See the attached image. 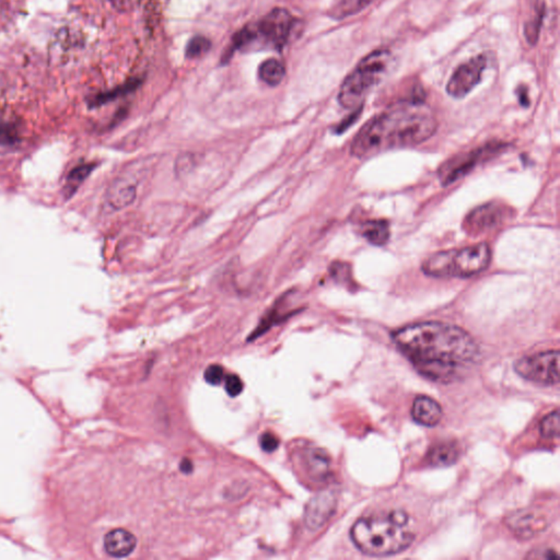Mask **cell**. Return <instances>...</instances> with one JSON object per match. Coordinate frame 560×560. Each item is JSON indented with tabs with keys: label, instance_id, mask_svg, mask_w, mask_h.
I'll use <instances>...</instances> for the list:
<instances>
[{
	"label": "cell",
	"instance_id": "cell-1",
	"mask_svg": "<svg viewBox=\"0 0 560 560\" xmlns=\"http://www.w3.org/2000/svg\"><path fill=\"white\" fill-rule=\"evenodd\" d=\"M393 341L419 373L436 382H449L480 356L472 336L448 323L404 326L393 333Z\"/></svg>",
	"mask_w": 560,
	"mask_h": 560
},
{
	"label": "cell",
	"instance_id": "cell-2",
	"mask_svg": "<svg viewBox=\"0 0 560 560\" xmlns=\"http://www.w3.org/2000/svg\"><path fill=\"white\" fill-rule=\"evenodd\" d=\"M438 121L421 102L383 112L367 121L351 142L350 153L359 159L383 151L419 145L434 136Z\"/></svg>",
	"mask_w": 560,
	"mask_h": 560
},
{
	"label": "cell",
	"instance_id": "cell-3",
	"mask_svg": "<svg viewBox=\"0 0 560 560\" xmlns=\"http://www.w3.org/2000/svg\"><path fill=\"white\" fill-rule=\"evenodd\" d=\"M409 516L402 510L364 516L351 529V540L360 552L373 557L395 555L413 544Z\"/></svg>",
	"mask_w": 560,
	"mask_h": 560
},
{
	"label": "cell",
	"instance_id": "cell-4",
	"mask_svg": "<svg viewBox=\"0 0 560 560\" xmlns=\"http://www.w3.org/2000/svg\"><path fill=\"white\" fill-rule=\"evenodd\" d=\"M491 262V250L487 243H477L459 250L432 254L423 261L421 269L432 277L474 276L485 271Z\"/></svg>",
	"mask_w": 560,
	"mask_h": 560
},
{
	"label": "cell",
	"instance_id": "cell-5",
	"mask_svg": "<svg viewBox=\"0 0 560 560\" xmlns=\"http://www.w3.org/2000/svg\"><path fill=\"white\" fill-rule=\"evenodd\" d=\"M294 19L289 11L275 8L254 26H246L235 34L231 43V55L237 49H248L254 45H264L269 49H280L291 37Z\"/></svg>",
	"mask_w": 560,
	"mask_h": 560
},
{
	"label": "cell",
	"instance_id": "cell-6",
	"mask_svg": "<svg viewBox=\"0 0 560 560\" xmlns=\"http://www.w3.org/2000/svg\"><path fill=\"white\" fill-rule=\"evenodd\" d=\"M391 62L392 55L385 49H377L362 58L341 85L339 104L345 109L358 108L368 92L382 80Z\"/></svg>",
	"mask_w": 560,
	"mask_h": 560
},
{
	"label": "cell",
	"instance_id": "cell-7",
	"mask_svg": "<svg viewBox=\"0 0 560 560\" xmlns=\"http://www.w3.org/2000/svg\"><path fill=\"white\" fill-rule=\"evenodd\" d=\"M518 375L537 384L559 383V351L548 350L523 357L514 364Z\"/></svg>",
	"mask_w": 560,
	"mask_h": 560
},
{
	"label": "cell",
	"instance_id": "cell-8",
	"mask_svg": "<svg viewBox=\"0 0 560 560\" xmlns=\"http://www.w3.org/2000/svg\"><path fill=\"white\" fill-rule=\"evenodd\" d=\"M487 56L484 54L473 57L468 62L457 68L447 85V92L452 98L462 99L475 88L482 80L487 67Z\"/></svg>",
	"mask_w": 560,
	"mask_h": 560
},
{
	"label": "cell",
	"instance_id": "cell-9",
	"mask_svg": "<svg viewBox=\"0 0 560 560\" xmlns=\"http://www.w3.org/2000/svg\"><path fill=\"white\" fill-rule=\"evenodd\" d=\"M500 146H487L485 148L472 151L468 155H463L461 157L455 158V160L449 161L442 167L440 170V178L444 186L455 183L459 178L466 176L480 161L483 160L486 155H491L493 153H498Z\"/></svg>",
	"mask_w": 560,
	"mask_h": 560
},
{
	"label": "cell",
	"instance_id": "cell-10",
	"mask_svg": "<svg viewBox=\"0 0 560 560\" xmlns=\"http://www.w3.org/2000/svg\"><path fill=\"white\" fill-rule=\"evenodd\" d=\"M506 217V207L489 203L473 210L465 219L464 228L470 235H480L498 227Z\"/></svg>",
	"mask_w": 560,
	"mask_h": 560
},
{
	"label": "cell",
	"instance_id": "cell-11",
	"mask_svg": "<svg viewBox=\"0 0 560 560\" xmlns=\"http://www.w3.org/2000/svg\"><path fill=\"white\" fill-rule=\"evenodd\" d=\"M337 506V498L332 491L319 493L305 508V521L309 529L315 531L331 519Z\"/></svg>",
	"mask_w": 560,
	"mask_h": 560
},
{
	"label": "cell",
	"instance_id": "cell-12",
	"mask_svg": "<svg viewBox=\"0 0 560 560\" xmlns=\"http://www.w3.org/2000/svg\"><path fill=\"white\" fill-rule=\"evenodd\" d=\"M137 540L132 533L124 529H115L106 533L103 548L108 555L113 558H124L134 552Z\"/></svg>",
	"mask_w": 560,
	"mask_h": 560
},
{
	"label": "cell",
	"instance_id": "cell-13",
	"mask_svg": "<svg viewBox=\"0 0 560 560\" xmlns=\"http://www.w3.org/2000/svg\"><path fill=\"white\" fill-rule=\"evenodd\" d=\"M508 524L512 531L522 538L533 537L548 527L544 516H538L534 511H525V510L516 512L514 516H510Z\"/></svg>",
	"mask_w": 560,
	"mask_h": 560
},
{
	"label": "cell",
	"instance_id": "cell-14",
	"mask_svg": "<svg viewBox=\"0 0 560 560\" xmlns=\"http://www.w3.org/2000/svg\"><path fill=\"white\" fill-rule=\"evenodd\" d=\"M443 411L441 406L432 398L418 396L414 400L411 416L416 423H421L423 426L434 427L440 423Z\"/></svg>",
	"mask_w": 560,
	"mask_h": 560
},
{
	"label": "cell",
	"instance_id": "cell-15",
	"mask_svg": "<svg viewBox=\"0 0 560 560\" xmlns=\"http://www.w3.org/2000/svg\"><path fill=\"white\" fill-rule=\"evenodd\" d=\"M136 194H137L136 186L128 180L121 178L110 186L109 191L106 193V203L112 210H123L134 202Z\"/></svg>",
	"mask_w": 560,
	"mask_h": 560
},
{
	"label": "cell",
	"instance_id": "cell-16",
	"mask_svg": "<svg viewBox=\"0 0 560 560\" xmlns=\"http://www.w3.org/2000/svg\"><path fill=\"white\" fill-rule=\"evenodd\" d=\"M459 457V450L455 442L436 444L429 451L428 463L436 468H444L455 464Z\"/></svg>",
	"mask_w": 560,
	"mask_h": 560
},
{
	"label": "cell",
	"instance_id": "cell-17",
	"mask_svg": "<svg viewBox=\"0 0 560 560\" xmlns=\"http://www.w3.org/2000/svg\"><path fill=\"white\" fill-rule=\"evenodd\" d=\"M307 472L313 480H325L330 472V457L321 449H311L305 453Z\"/></svg>",
	"mask_w": 560,
	"mask_h": 560
},
{
	"label": "cell",
	"instance_id": "cell-18",
	"mask_svg": "<svg viewBox=\"0 0 560 560\" xmlns=\"http://www.w3.org/2000/svg\"><path fill=\"white\" fill-rule=\"evenodd\" d=\"M359 233L375 246H384L390 238V227L384 220H369L360 226Z\"/></svg>",
	"mask_w": 560,
	"mask_h": 560
},
{
	"label": "cell",
	"instance_id": "cell-19",
	"mask_svg": "<svg viewBox=\"0 0 560 560\" xmlns=\"http://www.w3.org/2000/svg\"><path fill=\"white\" fill-rule=\"evenodd\" d=\"M286 75L284 64L276 58L264 60L258 68V77L271 87H276L282 83Z\"/></svg>",
	"mask_w": 560,
	"mask_h": 560
},
{
	"label": "cell",
	"instance_id": "cell-20",
	"mask_svg": "<svg viewBox=\"0 0 560 560\" xmlns=\"http://www.w3.org/2000/svg\"><path fill=\"white\" fill-rule=\"evenodd\" d=\"M375 0H341L334 6L331 16L335 19H345L362 12Z\"/></svg>",
	"mask_w": 560,
	"mask_h": 560
},
{
	"label": "cell",
	"instance_id": "cell-21",
	"mask_svg": "<svg viewBox=\"0 0 560 560\" xmlns=\"http://www.w3.org/2000/svg\"><path fill=\"white\" fill-rule=\"evenodd\" d=\"M94 168H96V164L85 163V164H80L70 171V173L67 176V184L65 186L66 196H73L74 193L79 189V186L85 182V178L90 176Z\"/></svg>",
	"mask_w": 560,
	"mask_h": 560
},
{
	"label": "cell",
	"instance_id": "cell-22",
	"mask_svg": "<svg viewBox=\"0 0 560 560\" xmlns=\"http://www.w3.org/2000/svg\"><path fill=\"white\" fill-rule=\"evenodd\" d=\"M543 18H544V3L541 5L535 11L534 17L531 20L527 21L524 28V33L529 44L535 45L538 37H540L541 26H542Z\"/></svg>",
	"mask_w": 560,
	"mask_h": 560
},
{
	"label": "cell",
	"instance_id": "cell-23",
	"mask_svg": "<svg viewBox=\"0 0 560 560\" xmlns=\"http://www.w3.org/2000/svg\"><path fill=\"white\" fill-rule=\"evenodd\" d=\"M559 411H552L548 414L543 421H541V434L545 439H558L559 438Z\"/></svg>",
	"mask_w": 560,
	"mask_h": 560
},
{
	"label": "cell",
	"instance_id": "cell-24",
	"mask_svg": "<svg viewBox=\"0 0 560 560\" xmlns=\"http://www.w3.org/2000/svg\"><path fill=\"white\" fill-rule=\"evenodd\" d=\"M137 87V83H129L127 85L119 87V88L114 89V90L109 91V92H104L102 94H99L96 98L93 99L91 101V106H100L103 104L109 103L113 101L115 99L119 98L121 96H124L126 93L130 92Z\"/></svg>",
	"mask_w": 560,
	"mask_h": 560
},
{
	"label": "cell",
	"instance_id": "cell-25",
	"mask_svg": "<svg viewBox=\"0 0 560 560\" xmlns=\"http://www.w3.org/2000/svg\"><path fill=\"white\" fill-rule=\"evenodd\" d=\"M210 47H212V42L207 37L198 35V37H193L189 42L185 49L186 56L189 58H198L208 53Z\"/></svg>",
	"mask_w": 560,
	"mask_h": 560
},
{
	"label": "cell",
	"instance_id": "cell-26",
	"mask_svg": "<svg viewBox=\"0 0 560 560\" xmlns=\"http://www.w3.org/2000/svg\"><path fill=\"white\" fill-rule=\"evenodd\" d=\"M18 142L16 129L3 121H0V145L12 146Z\"/></svg>",
	"mask_w": 560,
	"mask_h": 560
},
{
	"label": "cell",
	"instance_id": "cell-27",
	"mask_svg": "<svg viewBox=\"0 0 560 560\" xmlns=\"http://www.w3.org/2000/svg\"><path fill=\"white\" fill-rule=\"evenodd\" d=\"M223 368L219 364H212L204 373L205 381L210 385H219L223 380Z\"/></svg>",
	"mask_w": 560,
	"mask_h": 560
},
{
	"label": "cell",
	"instance_id": "cell-28",
	"mask_svg": "<svg viewBox=\"0 0 560 560\" xmlns=\"http://www.w3.org/2000/svg\"><path fill=\"white\" fill-rule=\"evenodd\" d=\"M243 387H244V385H243L242 380H241L238 375H228L225 381V389L226 392H227L230 396L235 398V396L240 395L241 393H242Z\"/></svg>",
	"mask_w": 560,
	"mask_h": 560
},
{
	"label": "cell",
	"instance_id": "cell-29",
	"mask_svg": "<svg viewBox=\"0 0 560 560\" xmlns=\"http://www.w3.org/2000/svg\"><path fill=\"white\" fill-rule=\"evenodd\" d=\"M260 444H261V448L263 451L271 453V452L276 451V450L278 449L279 439L274 434L265 432V434L261 436Z\"/></svg>",
	"mask_w": 560,
	"mask_h": 560
},
{
	"label": "cell",
	"instance_id": "cell-30",
	"mask_svg": "<svg viewBox=\"0 0 560 560\" xmlns=\"http://www.w3.org/2000/svg\"><path fill=\"white\" fill-rule=\"evenodd\" d=\"M181 470L182 472L184 473H191L192 470H193V464H192L191 461L189 459H183L181 463Z\"/></svg>",
	"mask_w": 560,
	"mask_h": 560
}]
</instances>
